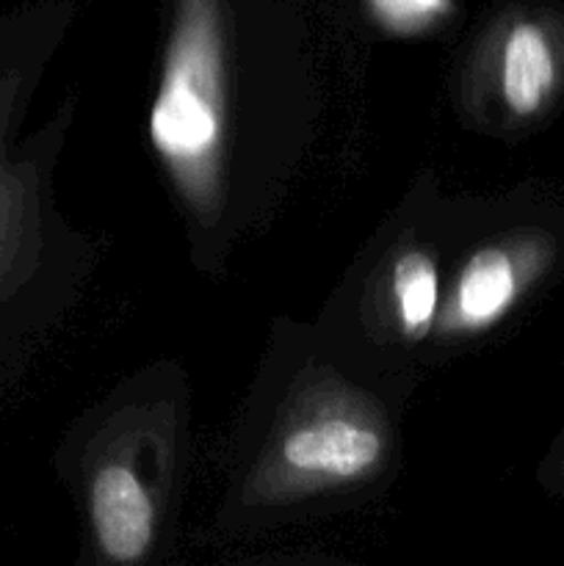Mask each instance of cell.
I'll list each match as a JSON object with an SVG mask.
<instances>
[{
  "instance_id": "1",
  "label": "cell",
  "mask_w": 564,
  "mask_h": 566,
  "mask_svg": "<svg viewBox=\"0 0 564 566\" xmlns=\"http://www.w3.org/2000/svg\"><path fill=\"white\" fill-rule=\"evenodd\" d=\"M224 75L216 0H182L164 77L149 111V138L171 175L199 197L213 180L224 133Z\"/></svg>"
},
{
  "instance_id": "2",
  "label": "cell",
  "mask_w": 564,
  "mask_h": 566,
  "mask_svg": "<svg viewBox=\"0 0 564 566\" xmlns=\"http://www.w3.org/2000/svg\"><path fill=\"white\" fill-rule=\"evenodd\" d=\"M558 260V235L553 230H529L503 247H487L470 258L453 291V318L464 329L498 324L536 280L551 274Z\"/></svg>"
},
{
  "instance_id": "3",
  "label": "cell",
  "mask_w": 564,
  "mask_h": 566,
  "mask_svg": "<svg viewBox=\"0 0 564 566\" xmlns=\"http://www.w3.org/2000/svg\"><path fill=\"white\" fill-rule=\"evenodd\" d=\"M498 94L523 125L556 108L564 94V22L551 14L509 22L498 48Z\"/></svg>"
},
{
  "instance_id": "4",
  "label": "cell",
  "mask_w": 564,
  "mask_h": 566,
  "mask_svg": "<svg viewBox=\"0 0 564 566\" xmlns=\"http://www.w3.org/2000/svg\"><path fill=\"white\" fill-rule=\"evenodd\" d=\"M92 525L105 558L136 564L153 545L155 509L147 490L125 464H105L92 481Z\"/></svg>"
},
{
  "instance_id": "5",
  "label": "cell",
  "mask_w": 564,
  "mask_h": 566,
  "mask_svg": "<svg viewBox=\"0 0 564 566\" xmlns=\"http://www.w3.org/2000/svg\"><path fill=\"white\" fill-rule=\"evenodd\" d=\"M382 459V437L346 418H321L299 426L282 442V462L293 473L326 481H352Z\"/></svg>"
},
{
  "instance_id": "6",
  "label": "cell",
  "mask_w": 564,
  "mask_h": 566,
  "mask_svg": "<svg viewBox=\"0 0 564 566\" xmlns=\"http://www.w3.org/2000/svg\"><path fill=\"white\" fill-rule=\"evenodd\" d=\"M390 291L404 335L415 337L429 329L437 313V271L429 254H401L393 265Z\"/></svg>"
},
{
  "instance_id": "7",
  "label": "cell",
  "mask_w": 564,
  "mask_h": 566,
  "mask_svg": "<svg viewBox=\"0 0 564 566\" xmlns=\"http://www.w3.org/2000/svg\"><path fill=\"white\" fill-rule=\"evenodd\" d=\"M3 81L6 75L0 72V103H3ZM17 197H20V182H17L14 169L3 158V111H0V310H3V296L11 291L9 274L14 269L22 243V213Z\"/></svg>"
},
{
  "instance_id": "8",
  "label": "cell",
  "mask_w": 564,
  "mask_h": 566,
  "mask_svg": "<svg viewBox=\"0 0 564 566\" xmlns=\"http://www.w3.org/2000/svg\"><path fill=\"white\" fill-rule=\"evenodd\" d=\"M446 0H374L382 20L398 31H412V28L426 25Z\"/></svg>"
},
{
  "instance_id": "9",
  "label": "cell",
  "mask_w": 564,
  "mask_h": 566,
  "mask_svg": "<svg viewBox=\"0 0 564 566\" xmlns=\"http://www.w3.org/2000/svg\"><path fill=\"white\" fill-rule=\"evenodd\" d=\"M551 479L556 481L558 490L564 492V440H562V446H558V453H556V457H553V464H551Z\"/></svg>"
}]
</instances>
